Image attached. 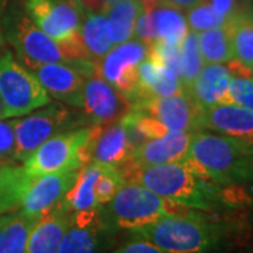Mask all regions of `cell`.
Returning a JSON list of instances; mask_svg holds the SVG:
<instances>
[{
  "mask_svg": "<svg viewBox=\"0 0 253 253\" xmlns=\"http://www.w3.org/2000/svg\"><path fill=\"white\" fill-rule=\"evenodd\" d=\"M231 79L232 73L228 68L219 63H206L186 93L203 110L215 104H231L228 94Z\"/></svg>",
  "mask_w": 253,
  "mask_h": 253,
  "instance_id": "obj_18",
  "label": "cell"
},
{
  "mask_svg": "<svg viewBox=\"0 0 253 253\" xmlns=\"http://www.w3.org/2000/svg\"><path fill=\"white\" fill-rule=\"evenodd\" d=\"M114 253H168L166 251L161 249L152 242L146 241L144 238H138L121 245Z\"/></svg>",
  "mask_w": 253,
  "mask_h": 253,
  "instance_id": "obj_35",
  "label": "cell"
},
{
  "mask_svg": "<svg viewBox=\"0 0 253 253\" xmlns=\"http://www.w3.org/2000/svg\"><path fill=\"white\" fill-rule=\"evenodd\" d=\"M142 11L144 3L141 0H117L106 9L104 16L109 21L114 45L132 38L136 20Z\"/></svg>",
  "mask_w": 253,
  "mask_h": 253,
  "instance_id": "obj_23",
  "label": "cell"
},
{
  "mask_svg": "<svg viewBox=\"0 0 253 253\" xmlns=\"http://www.w3.org/2000/svg\"><path fill=\"white\" fill-rule=\"evenodd\" d=\"M4 44V40H3V33H1V27H0V48Z\"/></svg>",
  "mask_w": 253,
  "mask_h": 253,
  "instance_id": "obj_42",
  "label": "cell"
},
{
  "mask_svg": "<svg viewBox=\"0 0 253 253\" xmlns=\"http://www.w3.org/2000/svg\"><path fill=\"white\" fill-rule=\"evenodd\" d=\"M81 169H69L36 177L21 200L20 211L30 218L40 219L62 203Z\"/></svg>",
  "mask_w": 253,
  "mask_h": 253,
  "instance_id": "obj_14",
  "label": "cell"
},
{
  "mask_svg": "<svg viewBox=\"0 0 253 253\" xmlns=\"http://www.w3.org/2000/svg\"><path fill=\"white\" fill-rule=\"evenodd\" d=\"M71 113L59 104H46L37 113L16 120V161H26L40 145L56 135L68 124Z\"/></svg>",
  "mask_w": 253,
  "mask_h": 253,
  "instance_id": "obj_10",
  "label": "cell"
},
{
  "mask_svg": "<svg viewBox=\"0 0 253 253\" xmlns=\"http://www.w3.org/2000/svg\"><path fill=\"white\" fill-rule=\"evenodd\" d=\"M201 128L236 138L253 146V110L238 104H215L203 110Z\"/></svg>",
  "mask_w": 253,
  "mask_h": 253,
  "instance_id": "obj_16",
  "label": "cell"
},
{
  "mask_svg": "<svg viewBox=\"0 0 253 253\" xmlns=\"http://www.w3.org/2000/svg\"><path fill=\"white\" fill-rule=\"evenodd\" d=\"M204 59L199 46V33L189 30L179 46V76L184 91L204 68Z\"/></svg>",
  "mask_w": 253,
  "mask_h": 253,
  "instance_id": "obj_28",
  "label": "cell"
},
{
  "mask_svg": "<svg viewBox=\"0 0 253 253\" xmlns=\"http://www.w3.org/2000/svg\"><path fill=\"white\" fill-rule=\"evenodd\" d=\"M210 3H211L221 14H224L226 17H231V16L236 14V0H211Z\"/></svg>",
  "mask_w": 253,
  "mask_h": 253,
  "instance_id": "obj_37",
  "label": "cell"
},
{
  "mask_svg": "<svg viewBox=\"0 0 253 253\" xmlns=\"http://www.w3.org/2000/svg\"><path fill=\"white\" fill-rule=\"evenodd\" d=\"M37 27L62 46L69 62L86 61L81 41L82 7L73 0H26Z\"/></svg>",
  "mask_w": 253,
  "mask_h": 253,
  "instance_id": "obj_5",
  "label": "cell"
},
{
  "mask_svg": "<svg viewBox=\"0 0 253 253\" xmlns=\"http://www.w3.org/2000/svg\"><path fill=\"white\" fill-rule=\"evenodd\" d=\"M78 107L83 109L91 126H109L118 123L134 106L126 94L94 73L84 82Z\"/></svg>",
  "mask_w": 253,
  "mask_h": 253,
  "instance_id": "obj_9",
  "label": "cell"
},
{
  "mask_svg": "<svg viewBox=\"0 0 253 253\" xmlns=\"http://www.w3.org/2000/svg\"><path fill=\"white\" fill-rule=\"evenodd\" d=\"M38 82L49 94V97L79 106L81 94L84 86V78L91 73V63L87 61H75L68 63H42L31 69Z\"/></svg>",
  "mask_w": 253,
  "mask_h": 253,
  "instance_id": "obj_12",
  "label": "cell"
},
{
  "mask_svg": "<svg viewBox=\"0 0 253 253\" xmlns=\"http://www.w3.org/2000/svg\"><path fill=\"white\" fill-rule=\"evenodd\" d=\"M99 221L81 225L71 221L56 253H96L99 248Z\"/></svg>",
  "mask_w": 253,
  "mask_h": 253,
  "instance_id": "obj_27",
  "label": "cell"
},
{
  "mask_svg": "<svg viewBox=\"0 0 253 253\" xmlns=\"http://www.w3.org/2000/svg\"><path fill=\"white\" fill-rule=\"evenodd\" d=\"M145 6H149L151 10L156 41L159 40L172 45H180L183 38L189 31L187 18L181 13V10L163 0L155 4Z\"/></svg>",
  "mask_w": 253,
  "mask_h": 253,
  "instance_id": "obj_21",
  "label": "cell"
},
{
  "mask_svg": "<svg viewBox=\"0 0 253 253\" xmlns=\"http://www.w3.org/2000/svg\"><path fill=\"white\" fill-rule=\"evenodd\" d=\"M16 120H0V162L3 159H14L16 152Z\"/></svg>",
  "mask_w": 253,
  "mask_h": 253,
  "instance_id": "obj_33",
  "label": "cell"
},
{
  "mask_svg": "<svg viewBox=\"0 0 253 253\" xmlns=\"http://www.w3.org/2000/svg\"><path fill=\"white\" fill-rule=\"evenodd\" d=\"M107 206L113 222L128 231L149 225L159 218L190 212L189 207L163 199L135 183H124Z\"/></svg>",
  "mask_w": 253,
  "mask_h": 253,
  "instance_id": "obj_4",
  "label": "cell"
},
{
  "mask_svg": "<svg viewBox=\"0 0 253 253\" xmlns=\"http://www.w3.org/2000/svg\"><path fill=\"white\" fill-rule=\"evenodd\" d=\"M124 183L126 181L116 166L103 165L101 172L94 184V197L97 207L101 208L107 206Z\"/></svg>",
  "mask_w": 253,
  "mask_h": 253,
  "instance_id": "obj_31",
  "label": "cell"
},
{
  "mask_svg": "<svg viewBox=\"0 0 253 253\" xmlns=\"http://www.w3.org/2000/svg\"><path fill=\"white\" fill-rule=\"evenodd\" d=\"M134 107L159 120L169 131L193 134L201 129L203 109L186 91L169 97H152Z\"/></svg>",
  "mask_w": 253,
  "mask_h": 253,
  "instance_id": "obj_13",
  "label": "cell"
},
{
  "mask_svg": "<svg viewBox=\"0 0 253 253\" xmlns=\"http://www.w3.org/2000/svg\"><path fill=\"white\" fill-rule=\"evenodd\" d=\"M11 42L28 71L42 63H71L62 46L26 16L14 23Z\"/></svg>",
  "mask_w": 253,
  "mask_h": 253,
  "instance_id": "obj_11",
  "label": "cell"
},
{
  "mask_svg": "<svg viewBox=\"0 0 253 253\" xmlns=\"http://www.w3.org/2000/svg\"><path fill=\"white\" fill-rule=\"evenodd\" d=\"M90 132L91 126L51 136L28 156L23 168L34 179L49 173L81 169L83 166L81 151L87 142Z\"/></svg>",
  "mask_w": 253,
  "mask_h": 253,
  "instance_id": "obj_7",
  "label": "cell"
},
{
  "mask_svg": "<svg viewBox=\"0 0 253 253\" xmlns=\"http://www.w3.org/2000/svg\"><path fill=\"white\" fill-rule=\"evenodd\" d=\"M106 1H107L109 4H111V3H114V1H117V0H106Z\"/></svg>",
  "mask_w": 253,
  "mask_h": 253,
  "instance_id": "obj_43",
  "label": "cell"
},
{
  "mask_svg": "<svg viewBox=\"0 0 253 253\" xmlns=\"http://www.w3.org/2000/svg\"><path fill=\"white\" fill-rule=\"evenodd\" d=\"M101 166L103 165L94 162L82 166L73 186L66 193L65 199L61 203L68 211L76 212V211L99 208L94 197V184L101 172Z\"/></svg>",
  "mask_w": 253,
  "mask_h": 253,
  "instance_id": "obj_22",
  "label": "cell"
},
{
  "mask_svg": "<svg viewBox=\"0 0 253 253\" xmlns=\"http://www.w3.org/2000/svg\"><path fill=\"white\" fill-rule=\"evenodd\" d=\"M144 4H155V3H158V1H161V0H141Z\"/></svg>",
  "mask_w": 253,
  "mask_h": 253,
  "instance_id": "obj_41",
  "label": "cell"
},
{
  "mask_svg": "<svg viewBox=\"0 0 253 253\" xmlns=\"http://www.w3.org/2000/svg\"><path fill=\"white\" fill-rule=\"evenodd\" d=\"M126 183H135L163 199L197 210H211L215 196L204 179L190 170L183 162L139 166L131 158L116 166Z\"/></svg>",
  "mask_w": 253,
  "mask_h": 253,
  "instance_id": "obj_1",
  "label": "cell"
},
{
  "mask_svg": "<svg viewBox=\"0 0 253 253\" xmlns=\"http://www.w3.org/2000/svg\"><path fill=\"white\" fill-rule=\"evenodd\" d=\"M0 166H1V162H0Z\"/></svg>",
  "mask_w": 253,
  "mask_h": 253,
  "instance_id": "obj_45",
  "label": "cell"
},
{
  "mask_svg": "<svg viewBox=\"0 0 253 253\" xmlns=\"http://www.w3.org/2000/svg\"><path fill=\"white\" fill-rule=\"evenodd\" d=\"M73 1H76V3H78V4H79V0H73ZM79 6H81V4H79Z\"/></svg>",
  "mask_w": 253,
  "mask_h": 253,
  "instance_id": "obj_44",
  "label": "cell"
},
{
  "mask_svg": "<svg viewBox=\"0 0 253 253\" xmlns=\"http://www.w3.org/2000/svg\"><path fill=\"white\" fill-rule=\"evenodd\" d=\"M38 219L24 215L21 211L11 214L0 236V253H26L30 234Z\"/></svg>",
  "mask_w": 253,
  "mask_h": 253,
  "instance_id": "obj_26",
  "label": "cell"
},
{
  "mask_svg": "<svg viewBox=\"0 0 253 253\" xmlns=\"http://www.w3.org/2000/svg\"><path fill=\"white\" fill-rule=\"evenodd\" d=\"M228 94L231 104H238L242 107L253 110V78L232 75L229 82Z\"/></svg>",
  "mask_w": 253,
  "mask_h": 253,
  "instance_id": "obj_32",
  "label": "cell"
},
{
  "mask_svg": "<svg viewBox=\"0 0 253 253\" xmlns=\"http://www.w3.org/2000/svg\"><path fill=\"white\" fill-rule=\"evenodd\" d=\"M131 232L168 253H208L221 242L224 228L190 211L187 214L159 218Z\"/></svg>",
  "mask_w": 253,
  "mask_h": 253,
  "instance_id": "obj_3",
  "label": "cell"
},
{
  "mask_svg": "<svg viewBox=\"0 0 253 253\" xmlns=\"http://www.w3.org/2000/svg\"><path fill=\"white\" fill-rule=\"evenodd\" d=\"M3 118H6V116H4V106H3V101L0 99V120H3Z\"/></svg>",
  "mask_w": 253,
  "mask_h": 253,
  "instance_id": "obj_40",
  "label": "cell"
},
{
  "mask_svg": "<svg viewBox=\"0 0 253 253\" xmlns=\"http://www.w3.org/2000/svg\"><path fill=\"white\" fill-rule=\"evenodd\" d=\"M199 46L206 63H224L234 59L226 24L199 33Z\"/></svg>",
  "mask_w": 253,
  "mask_h": 253,
  "instance_id": "obj_29",
  "label": "cell"
},
{
  "mask_svg": "<svg viewBox=\"0 0 253 253\" xmlns=\"http://www.w3.org/2000/svg\"><path fill=\"white\" fill-rule=\"evenodd\" d=\"M0 99L6 118L26 116L51 101L34 73L14 61L9 52L0 58Z\"/></svg>",
  "mask_w": 253,
  "mask_h": 253,
  "instance_id": "obj_6",
  "label": "cell"
},
{
  "mask_svg": "<svg viewBox=\"0 0 253 253\" xmlns=\"http://www.w3.org/2000/svg\"><path fill=\"white\" fill-rule=\"evenodd\" d=\"M132 154L121 120L109 126H91V132L81 151L82 165L94 162L117 166Z\"/></svg>",
  "mask_w": 253,
  "mask_h": 253,
  "instance_id": "obj_15",
  "label": "cell"
},
{
  "mask_svg": "<svg viewBox=\"0 0 253 253\" xmlns=\"http://www.w3.org/2000/svg\"><path fill=\"white\" fill-rule=\"evenodd\" d=\"M81 41L86 61L97 65L114 46L110 24L104 14L86 11L81 23Z\"/></svg>",
  "mask_w": 253,
  "mask_h": 253,
  "instance_id": "obj_20",
  "label": "cell"
},
{
  "mask_svg": "<svg viewBox=\"0 0 253 253\" xmlns=\"http://www.w3.org/2000/svg\"><path fill=\"white\" fill-rule=\"evenodd\" d=\"M134 34L136 36V40H139L141 42H144L145 45L148 46L152 45L155 41H156V33H155L149 6H145L144 4V11L139 16V18L136 20Z\"/></svg>",
  "mask_w": 253,
  "mask_h": 253,
  "instance_id": "obj_34",
  "label": "cell"
},
{
  "mask_svg": "<svg viewBox=\"0 0 253 253\" xmlns=\"http://www.w3.org/2000/svg\"><path fill=\"white\" fill-rule=\"evenodd\" d=\"M183 162L204 180L239 183L253 172V146L231 136L194 132Z\"/></svg>",
  "mask_w": 253,
  "mask_h": 253,
  "instance_id": "obj_2",
  "label": "cell"
},
{
  "mask_svg": "<svg viewBox=\"0 0 253 253\" xmlns=\"http://www.w3.org/2000/svg\"><path fill=\"white\" fill-rule=\"evenodd\" d=\"M82 10L84 11H91V13H101L104 14L106 9L110 4L106 0H79Z\"/></svg>",
  "mask_w": 253,
  "mask_h": 253,
  "instance_id": "obj_36",
  "label": "cell"
},
{
  "mask_svg": "<svg viewBox=\"0 0 253 253\" xmlns=\"http://www.w3.org/2000/svg\"><path fill=\"white\" fill-rule=\"evenodd\" d=\"M193 134L183 131H169L162 138L145 141L129 158L139 166L181 162L187 156Z\"/></svg>",
  "mask_w": 253,
  "mask_h": 253,
  "instance_id": "obj_17",
  "label": "cell"
},
{
  "mask_svg": "<svg viewBox=\"0 0 253 253\" xmlns=\"http://www.w3.org/2000/svg\"><path fill=\"white\" fill-rule=\"evenodd\" d=\"M169 4H172L174 7L180 10H190L193 9L194 6H197L199 3H201L203 0H163Z\"/></svg>",
  "mask_w": 253,
  "mask_h": 253,
  "instance_id": "obj_38",
  "label": "cell"
},
{
  "mask_svg": "<svg viewBox=\"0 0 253 253\" xmlns=\"http://www.w3.org/2000/svg\"><path fill=\"white\" fill-rule=\"evenodd\" d=\"M10 215L11 214H3V215H0V236L3 234V229H4V226L7 224V221L10 219Z\"/></svg>",
  "mask_w": 253,
  "mask_h": 253,
  "instance_id": "obj_39",
  "label": "cell"
},
{
  "mask_svg": "<svg viewBox=\"0 0 253 253\" xmlns=\"http://www.w3.org/2000/svg\"><path fill=\"white\" fill-rule=\"evenodd\" d=\"M149 48L139 40H128L114 45L96 65L97 75L131 100L138 87L139 65L148 58Z\"/></svg>",
  "mask_w": 253,
  "mask_h": 253,
  "instance_id": "obj_8",
  "label": "cell"
},
{
  "mask_svg": "<svg viewBox=\"0 0 253 253\" xmlns=\"http://www.w3.org/2000/svg\"><path fill=\"white\" fill-rule=\"evenodd\" d=\"M31 177L23 166L3 165L0 166V215L10 212L21 206Z\"/></svg>",
  "mask_w": 253,
  "mask_h": 253,
  "instance_id": "obj_24",
  "label": "cell"
},
{
  "mask_svg": "<svg viewBox=\"0 0 253 253\" xmlns=\"http://www.w3.org/2000/svg\"><path fill=\"white\" fill-rule=\"evenodd\" d=\"M187 24L190 26V30L193 31H206L211 28H217L224 26L228 23L229 17L221 14L211 3L203 0L197 6L193 9L187 10Z\"/></svg>",
  "mask_w": 253,
  "mask_h": 253,
  "instance_id": "obj_30",
  "label": "cell"
},
{
  "mask_svg": "<svg viewBox=\"0 0 253 253\" xmlns=\"http://www.w3.org/2000/svg\"><path fill=\"white\" fill-rule=\"evenodd\" d=\"M72 212L58 204L38 219L28 238L26 253H56L65 231L71 225Z\"/></svg>",
  "mask_w": 253,
  "mask_h": 253,
  "instance_id": "obj_19",
  "label": "cell"
},
{
  "mask_svg": "<svg viewBox=\"0 0 253 253\" xmlns=\"http://www.w3.org/2000/svg\"><path fill=\"white\" fill-rule=\"evenodd\" d=\"M226 27L234 59L253 72V14L236 13L229 17Z\"/></svg>",
  "mask_w": 253,
  "mask_h": 253,
  "instance_id": "obj_25",
  "label": "cell"
}]
</instances>
